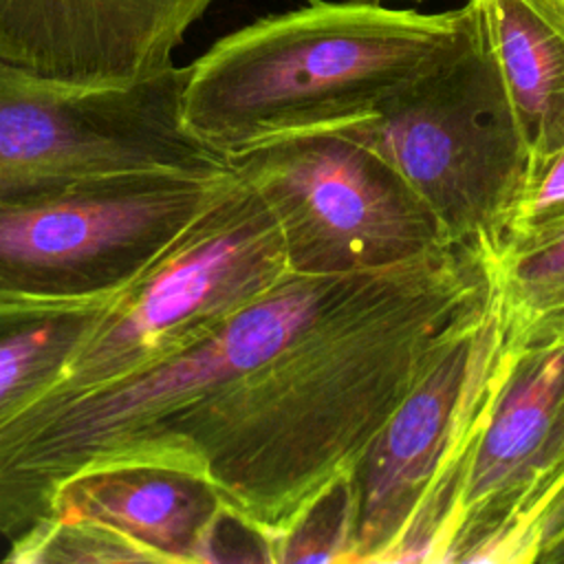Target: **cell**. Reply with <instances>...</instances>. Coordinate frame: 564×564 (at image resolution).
Returning a JSON list of instances; mask_svg holds the SVG:
<instances>
[{
    "label": "cell",
    "instance_id": "1",
    "mask_svg": "<svg viewBox=\"0 0 564 564\" xmlns=\"http://www.w3.org/2000/svg\"><path fill=\"white\" fill-rule=\"evenodd\" d=\"M494 280L489 242L289 273L176 350L187 403L128 449L198 467L280 564L408 392L480 322Z\"/></svg>",
    "mask_w": 564,
    "mask_h": 564
},
{
    "label": "cell",
    "instance_id": "2",
    "mask_svg": "<svg viewBox=\"0 0 564 564\" xmlns=\"http://www.w3.org/2000/svg\"><path fill=\"white\" fill-rule=\"evenodd\" d=\"M476 7L419 13L375 2H322L260 18L187 64L183 128L229 161L280 139L335 132L447 59Z\"/></svg>",
    "mask_w": 564,
    "mask_h": 564
},
{
    "label": "cell",
    "instance_id": "3",
    "mask_svg": "<svg viewBox=\"0 0 564 564\" xmlns=\"http://www.w3.org/2000/svg\"><path fill=\"white\" fill-rule=\"evenodd\" d=\"M500 291L408 392L337 494L326 562L445 564L480 436L518 359Z\"/></svg>",
    "mask_w": 564,
    "mask_h": 564
},
{
    "label": "cell",
    "instance_id": "4",
    "mask_svg": "<svg viewBox=\"0 0 564 564\" xmlns=\"http://www.w3.org/2000/svg\"><path fill=\"white\" fill-rule=\"evenodd\" d=\"M335 132L386 163L434 218L445 242H489L494 249L529 178L478 9L458 51L375 115Z\"/></svg>",
    "mask_w": 564,
    "mask_h": 564
},
{
    "label": "cell",
    "instance_id": "5",
    "mask_svg": "<svg viewBox=\"0 0 564 564\" xmlns=\"http://www.w3.org/2000/svg\"><path fill=\"white\" fill-rule=\"evenodd\" d=\"M234 174V161L214 170L108 172L0 205V304L119 295Z\"/></svg>",
    "mask_w": 564,
    "mask_h": 564
},
{
    "label": "cell",
    "instance_id": "6",
    "mask_svg": "<svg viewBox=\"0 0 564 564\" xmlns=\"http://www.w3.org/2000/svg\"><path fill=\"white\" fill-rule=\"evenodd\" d=\"M291 273L275 216L238 172L104 311L42 399L112 381L198 339Z\"/></svg>",
    "mask_w": 564,
    "mask_h": 564
},
{
    "label": "cell",
    "instance_id": "7",
    "mask_svg": "<svg viewBox=\"0 0 564 564\" xmlns=\"http://www.w3.org/2000/svg\"><path fill=\"white\" fill-rule=\"evenodd\" d=\"M185 77L174 64L132 84H75L0 57V205L108 172L229 165L183 128Z\"/></svg>",
    "mask_w": 564,
    "mask_h": 564
},
{
    "label": "cell",
    "instance_id": "8",
    "mask_svg": "<svg viewBox=\"0 0 564 564\" xmlns=\"http://www.w3.org/2000/svg\"><path fill=\"white\" fill-rule=\"evenodd\" d=\"M231 161L275 216L291 273L379 269L445 245L394 172L339 132L280 139Z\"/></svg>",
    "mask_w": 564,
    "mask_h": 564
},
{
    "label": "cell",
    "instance_id": "9",
    "mask_svg": "<svg viewBox=\"0 0 564 564\" xmlns=\"http://www.w3.org/2000/svg\"><path fill=\"white\" fill-rule=\"evenodd\" d=\"M216 0H0V57L75 84H132L174 66Z\"/></svg>",
    "mask_w": 564,
    "mask_h": 564
},
{
    "label": "cell",
    "instance_id": "10",
    "mask_svg": "<svg viewBox=\"0 0 564 564\" xmlns=\"http://www.w3.org/2000/svg\"><path fill=\"white\" fill-rule=\"evenodd\" d=\"M225 511L209 478L178 454L126 449L59 480L48 516L104 522L148 551L154 564H207Z\"/></svg>",
    "mask_w": 564,
    "mask_h": 564
},
{
    "label": "cell",
    "instance_id": "11",
    "mask_svg": "<svg viewBox=\"0 0 564 564\" xmlns=\"http://www.w3.org/2000/svg\"><path fill=\"white\" fill-rule=\"evenodd\" d=\"M518 344V359L467 471L445 564L489 562L520 513L544 456L564 383V341Z\"/></svg>",
    "mask_w": 564,
    "mask_h": 564
},
{
    "label": "cell",
    "instance_id": "12",
    "mask_svg": "<svg viewBox=\"0 0 564 564\" xmlns=\"http://www.w3.org/2000/svg\"><path fill=\"white\" fill-rule=\"evenodd\" d=\"M471 2L513 110L531 178L564 148V11L553 0Z\"/></svg>",
    "mask_w": 564,
    "mask_h": 564
},
{
    "label": "cell",
    "instance_id": "13",
    "mask_svg": "<svg viewBox=\"0 0 564 564\" xmlns=\"http://www.w3.org/2000/svg\"><path fill=\"white\" fill-rule=\"evenodd\" d=\"M115 297L84 304H0V425L62 379Z\"/></svg>",
    "mask_w": 564,
    "mask_h": 564
},
{
    "label": "cell",
    "instance_id": "14",
    "mask_svg": "<svg viewBox=\"0 0 564 564\" xmlns=\"http://www.w3.org/2000/svg\"><path fill=\"white\" fill-rule=\"evenodd\" d=\"M507 313V311H505ZM509 319V317H507ZM518 341L560 339L564 341V304L511 324ZM564 538V383L555 403L549 441L533 487L509 531L496 544L487 564H531Z\"/></svg>",
    "mask_w": 564,
    "mask_h": 564
},
{
    "label": "cell",
    "instance_id": "15",
    "mask_svg": "<svg viewBox=\"0 0 564 564\" xmlns=\"http://www.w3.org/2000/svg\"><path fill=\"white\" fill-rule=\"evenodd\" d=\"M4 562L13 564H123L152 562L150 553L93 518L48 516L11 540ZM154 564V562H152Z\"/></svg>",
    "mask_w": 564,
    "mask_h": 564
},
{
    "label": "cell",
    "instance_id": "16",
    "mask_svg": "<svg viewBox=\"0 0 564 564\" xmlns=\"http://www.w3.org/2000/svg\"><path fill=\"white\" fill-rule=\"evenodd\" d=\"M494 260L496 286L511 324L564 304V225L531 245L494 253Z\"/></svg>",
    "mask_w": 564,
    "mask_h": 564
},
{
    "label": "cell",
    "instance_id": "17",
    "mask_svg": "<svg viewBox=\"0 0 564 564\" xmlns=\"http://www.w3.org/2000/svg\"><path fill=\"white\" fill-rule=\"evenodd\" d=\"M564 225V148L553 154L524 185L507 214L494 253L531 245Z\"/></svg>",
    "mask_w": 564,
    "mask_h": 564
},
{
    "label": "cell",
    "instance_id": "18",
    "mask_svg": "<svg viewBox=\"0 0 564 564\" xmlns=\"http://www.w3.org/2000/svg\"><path fill=\"white\" fill-rule=\"evenodd\" d=\"M553 2H555V4H557L562 11H564V0H553Z\"/></svg>",
    "mask_w": 564,
    "mask_h": 564
},
{
    "label": "cell",
    "instance_id": "19",
    "mask_svg": "<svg viewBox=\"0 0 564 564\" xmlns=\"http://www.w3.org/2000/svg\"><path fill=\"white\" fill-rule=\"evenodd\" d=\"M370 2H379V0H370Z\"/></svg>",
    "mask_w": 564,
    "mask_h": 564
}]
</instances>
